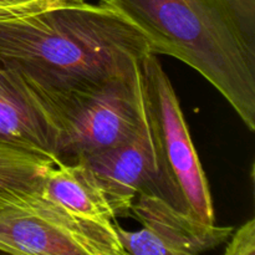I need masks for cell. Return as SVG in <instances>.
<instances>
[{
    "label": "cell",
    "mask_w": 255,
    "mask_h": 255,
    "mask_svg": "<svg viewBox=\"0 0 255 255\" xmlns=\"http://www.w3.org/2000/svg\"><path fill=\"white\" fill-rule=\"evenodd\" d=\"M227 244V255H253L255 253V221L249 219L236 233H232Z\"/></svg>",
    "instance_id": "obj_11"
},
{
    "label": "cell",
    "mask_w": 255,
    "mask_h": 255,
    "mask_svg": "<svg viewBox=\"0 0 255 255\" xmlns=\"http://www.w3.org/2000/svg\"><path fill=\"white\" fill-rule=\"evenodd\" d=\"M32 14H37V11H32V10H27V9H19V7L0 6V20L29 16V15H32Z\"/></svg>",
    "instance_id": "obj_14"
},
{
    "label": "cell",
    "mask_w": 255,
    "mask_h": 255,
    "mask_svg": "<svg viewBox=\"0 0 255 255\" xmlns=\"http://www.w3.org/2000/svg\"><path fill=\"white\" fill-rule=\"evenodd\" d=\"M148 52L143 35L100 2L0 20V64L16 70L46 96L126 74Z\"/></svg>",
    "instance_id": "obj_1"
},
{
    "label": "cell",
    "mask_w": 255,
    "mask_h": 255,
    "mask_svg": "<svg viewBox=\"0 0 255 255\" xmlns=\"http://www.w3.org/2000/svg\"><path fill=\"white\" fill-rule=\"evenodd\" d=\"M46 99L59 126V161L72 162L121 146L137 133L142 122L139 62L131 71L89 89Z\"/></svg>",
    "instance_id": "obj_3"
},
{
    "label": "cell",
    "mask_w": 255,
    "mask_h": 255,
    "mask_svg": "<svg viewBox=\"0 0 255 255\" xmlns=\"http://www.w3.org/2000/svg\"><path fill=\"white\" fill-rule=\"evenodd\" d=\"M86 1L87 0H0V6L19 7L40 12L54 7L82 4Z\"/></svg>",
    "instance_id": "obj_13"
},
{
    "label": "cell",
    "mask_w": 255,
    "mask_h": 255,
    "mask_svg": "<svg viewBox=\"0 0 255 255\" xmlns=\"http://www.w3.org/2000/svg\"><path fill=\"white\" fill-rule=\"evenodd\" d=\"M251 39L255 40V0H222Z\"/></svg>",
    "instance_id": "obj_12"
},
{
    "label": "cell",
    "mask_w": 255,
    "mask_h": 255,
    "mask_svg": "<svg viewBox=\"0 0 255 255\" xmlns=\"http://www.w3.org/2000/svg\"><path fill=\"white\" fill-rule=\"evenodd\" d=\"M57 137L46 96L16 70L0 64V141L57 158Z\"/></svg>",
    "instance_id": "obj_8"
},
{
    "label": "cell",
    "mask_w": 255,
    "mask_h": 255,
    "mask_svg": "<svg viewBox=\"0 0 255 255\" xmlns=\"http://www.w3.org/2000/svg\"><path fill=\"white\" fill-rule=\"evenodd\" d=\"M79 159L105 189L117 218L128 216L139 193L159 197L177 209L191 213L164 161L144 99L141 126L128 142Z\"/></svg>",
    "instance_id": "obj_6"
},
{
    "label": "cell",
    "mask_w": 255,
    "mask_h": 255,
    "mask_svg": "<svg viewBox=\"0 0 255 255\" xmlns=\"http://www.w3.org/2000/svg\"><path fill=\"white\" fill-rule=\"evenodd\" d=\"M131 22L149 51L184 62L255 131V40L222 0H100Z\"/></svg>",
    "instance_id": "obj_2"
},
{
    "label": "cell",
    "mask_w": 255,
    "mask_h": 255,
    "mask_svg": "<svg viewBox=\"0 0 255 255\" xmlns=\"http://www.w3.org/2000/svg\"><path fill=\"white\" fill-rule=\"evenodd\" d=\"M41 193L70 213L99 223H114L117 214L109 196L82 161H59L49 169Z\"/></svg>",
    "instance_id": "obj_9"
},
{
    "label": "cell",
    "mask_w": 255,
    "mask_h": 255,
    "mask_svg": "<svg viewBox=\"0 0 255 255\" xmlns=\"http://www.w3.org/2000/svg\"><path fill=\"white\" fill-rule=\"evenodd\" d=\"M115 222L81 218L41 191L35 192L0 206V251L26 255H126Z\"/></svg>",
    "instance_id": "obj_4"
},
{
    "label": "cell",
    "mask_w": 255,
    "mask_h": 255,
    "mask_svg": "<svg viewBox=\"0 0 255 255\" xmlns=\"http://www.w3.org/2000/svg\"><path fill=\"white\" fill-rule=\"evenodd\" d=\"M139 72L144 104L171 176L181 189L191 214L206 223H216L206 172L191 138L178 97L158 55L148 52L142 57Z\"/></svg>",
    "instance_id": "obj_5"
},
{
    "label": "cell",
    "mask_w": 255,
    "mask_h": 255,
    "mask_svg": "<svg viewBox=\"0 0 255 255\" xmlns=\"http://www.w3.org/2000/svg\"><path fill=\"white\" fill-rule=\"evenodd\" d=\"M129 214L142 224L138 231H126L115 222L117 236L126 254L196 255L227 243L233 227L206 223L193 214L177 209L164 199L139 193Z\"/></svg>",
    "instance_id": "obj_7"
},
{
    "label": "cell",
    "mask_w": 255,
    "mask_h": 255,
    "mask_svg": "<svg viewBox=\"0 0 255 255\" xmlns=\"http://www.w3.org/2000/svg\"><path fill=\"white\" fill-rule=\"evenodd\" d=\"M59 159L0 141V206L41 191Z\"/></svg>",
    "instance_id": "obj_10"
}]
</instances>
